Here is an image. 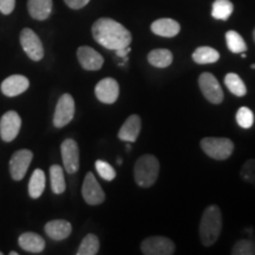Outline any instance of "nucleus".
Returning <instances> with one entry per match:
<instances>
[{"mask_svg": "<svg viewBox=\"0 0 255 255\" xmlns=\"http://www.w3.org/2000/svg\"><path fill=\"white\" fill-rule=\"evenodd\" d=\"M77 58L81 66L88 71H97L104 64V58L101 53L90 46H81L77 50Z\"/></svg>", "mask_w": 255, "mask_h": 255, "instance_id": "14", "label": "nucleus"}, {"mask_svg": "<svg viewBox=\"0 0 255 255\" xmlns=\"http://www.w3.org/2000/svg\"><path fill=\"white\" fill-rule=\"evenodd\" d=\"M50 178H51V189L57 195L63 194L66 189L65 178H64V170L58 164L51 165L50 168Z\"/></svg>", "mask_w": 255, "mask_h": 255, "instance_id": "24", "label": "nucleus"}, {"mask_svg": "<svg viewBox=\"0 0 255 255\" xmlns=\"http://www.w3.org/2000/svg\"><path fill=\"white\" fill-rule=\"evenodd\" d=\"M92 37L108 50H120L130 46L131 33L122 24L110 18H101L92 25Z\"/></svg>", "mask_w": 255, "mask_h": 255, "instance_id": "1", "label": "nucleus"}, {"mask_svg": "<svg viewBox=\"0 0 255 255\" xmlns=\"http://www.w3.org/2000/svg\"><path fill=\"white\" fill-rule=\"evenodd\" d=\"M27 9L36 20H46L52 12V0H28Z\"/></svg>", "mask_w": 255, "mask_h": 255, "instance_id": "20", "label": "nucleus"}, {"mask_svg": "<svg viewBox=\"0 0 255 255\" xmlns=\"http://www.w3.org/2000/svg\"><path fill=\"white\" fill-rule=\"evenodd\" d=\"M18 244L24 251L34 254L41 253L45 248V240L39 234L32 232L23 233L18 239Z\"/></svg>", "mask_w": 255, "mask_h": 255, "instance_id": "19", "label": "nucleus"}, {"mask_svg": "<svg viewBox=\"0 0 255 255\" xmlns=\"http://www.w3.org/2000/svg\"><path fill=\"white\" fill-rule=\"evenodd\" d=\"M30 87V81L23 75H12L1 83V92L6 97H17Z\"/></svg>", "mask_w": 255, "mask_h": 255, "instance_id": "15", "label": "nucleus"}, {"mask_svg": "<svg viewBox=\"0 0 255 255\" xmlns=\"http://www.w3.org/2000/svg\"><path fill=\"white\" fill-rule=\"evenodd\" d=\"M130 52V47L127 46V47H123V49H120V50H116V55L121 57V58H126V57L129 55Z\"/></svg>", "mask_w": 255, "mask_h": 255, "instance_id": "35", "label": "nucleus"}, {"mask_svg": "<svg viewBox=\"0 0 255 255\" xmlns=\"http://www.w3.org/2000/svg\"><path fill=\"white\" fill-rule=\"evenodd\" d=\"M200 145L210 158L218 161L229 158L234 151V143L226 137H205L201 139Z\"/></svg>", "mask_w": 255, "mask_h": 255, "instance_id": "4", "label": "nucleus"}, {"mask_svg": "<svg viewBox=\"0 0 255 255\" xmlns=\"http://www.w3.org/2000/svg\"><path fill=\"white\" fill-rule=\"evenodd\" d=\"M20 44L27 57L33 62H39L44 57V46L38 34L31 28H24L20 33Z\"/></svg>", "mask_w": 255, "mask_h": 255, "instance_id": "6", "label": "nucleus"}, {"mask_svg": "<svg viewBox=\"0 0 255 255\" xmlns=\"http://www.w3.org/2000/svg\"><path fill=\"white\" fill-rule=\"evenodd\" d=\"M117 163H119L120 165L122 164V158H117Z\"/></svg>", "mask_w": 255, "mask_h": 255, "instance_id": "37", "label": "nucleus"}, {"mask_svg": "<svg viewBox=\"0 0 255 255\" xmlns=\"http://www.w3.org/2000/svg\"><path fill=\"white\" fill-rule=\"evenodd\" d=\"M21 119L18 113L9 110L0 120V137L4 142H12L20 131Z\"/></svg>", "mask_w": 255, "mask_h": 255, "instance_id": "11", "label": "nucleus"}, {"mask_svg": "<svg viewBox=\"0 0 255 255\" xmlns=\"http://www.w3.org/2000/svg\"><path fill=\"white\" fill-rule=\"evenodd\" d=\"M97 100L105 104H113L117 101L120 95V85L116 79L104 78L97 83L95 88Z\"/></svg>", "mask_w": 255, "mask_h": 255, "instance_id": "13", "label": "nucleus"}, {"mask_svg": "<svg viewBox=\"0 0 255 255\" xmlns=\"http://www.w3.org/2000/svg\"><path fill=\"white\" fill-rule=\"evenodd\" d=\"M241 57H242V58H246V53L242 52V53H241Z\"/></svg>", "mask_w": 255, "mask_h": 255, "instance_id": "39", "label": "nucleus"}, {"mask_svg": "<svg viewBox=\"0 0 255 255\" xmlns=\"http://www.w3.org/2000/svg\"><path fill=\"white\" fill-rule=\"evenodd\" d=\"M82 195L85 202L90 206H98L104 202L105 194L104 190L96 180L95 175L92 173H88L84 178L82 187Z\"/></svg>", "mask_w": 255, "mask_h": 255, "instance_id": "10", "label": "nucleus"}, {"mask_svg": "<svg viewBox=\"0 0 255 255\" xmlns=\"http://www.w3.org/2000/svg\"><path fill=\"white\" fill-rule=\"evenodd\" d=\"M146 58H148V62L150 65L158 69H164L168 68L173 63L174 56L173 52L167 49H156L150 51Z\"/></svg>", "mask_w": 255, "mask_h": 255, "instance_id": "21", "label": "nucleus"}, {"mask_svg": "<svg viewBox=\"0 0 255 255\" xmlns=\"http://www.w3.org/2000/svg\"><path fill=\"white\" fill-rule=\"evenodd\" d=\"M225 84L229 91L233 95L238 96V97H244L247 94V88L244 81L240 78V76L237 73H227L225 77Z\"/></svg>", "mask_w": 255, "mask_h": 255, "instance_id": "25", "label": "nucleus"}, {"mask_svg": "<svg viewBox=\"0 0 255 255\" xmlns=\"http://www.w3.org/2000/svg\"><path fill=\"white\" fill-rule=\"evenodd\" d=\"M44 228H45L47 237L55 241L65 240L72 232L71 223L66 220H52V221L47 222Z\"/></svg>", "mask_w": 255, "mask_h": 255, "instance_id": "17", "label": "nucleus"}, {"mask_svg": "<svg viewBox=\"0 0 255 255\" xmlns=\"http://www.w3.org/2000/svg\"><path fill=\"white\" fill-rule=\"evenodd\" d=\"M130 149H131V145L127 144V151H130Z\"/></svg>", "mask_w": 255, "mask_h": 255, "instance_id": "36", "label": "nucleus"}, {"mask_svg": "<svg viewBox=\"0 0 255 255\" xmlns=\"http://www.w3.org/2000/svg\"><path fill=\"white\" fill-rule=\"evenodd\" d=\"M75 100L70 94H64L57 102L55 115H53V126L63 128L71 122L75 116Z\"/></svg>", "mask_w": 255, "mask_h": 255, "instance_id": "7", "label": "nucleus"}, {"mask_svg": "<svg viewBox=\"0 0 255 255\" xmlns=\"http://www.w3.org/2000/svg\"><path fill=\"white\" fill-rule=\"evenodd\" d=\"M233 255H255V242L252 240H239L232 248Z\"/></svg>", "mask_w": 255, "mask_h": 255, "instance_id": "30", "label": "nucleus"}, {"mask_svg": "<svg viewBox=\"0 0 255 255\" xmlns=\"http://www.w3.org/2000/svg\"><path fill=\"white\" fill-rule=\"evenodd\" d=\"M151 31L155 34L165 38H173L177 36L181 31L180 24L176 20L170 18H162L155 20L151 24Z\"/></svg>", "mask_w": 255, "mask_h": 255, "instance_id": "18", "label": "nucleus"}, {"mask_svg": "<svg viewBox=\"0 0 255 255\" xmlns=\"http://www.w3.org/2000/svg\"><path fill=\"white\" fill-rule=\"evenodd\" d=\"M45 174L41 169H36L28 182V194L32 199H38L45 189Z\"/></svg>", "mask_w": 255, "mask_h": 255, "instance_id": "22", "label": "nucleus"}, {"mask_svg": "<svg viewBox=\"0 0 255 255\" xmlns=\"http://www.w3.org/2000/svg\"><path fill=\"white\" fill-rule=\"evenodd\" d=\"M0 255H2V252H0Z\"/></svg>", "mask_w": 255, "mask_h": 255, "instance_id": "42", "label": "nucleus"}, {"mask_svg": "<svg viewBox=\"0 0 255 255\" xmlns=\"http://www.w3.org/2000/svg\"><path fill=\"white\" fill-rule=\"evenodd\" d=\"M9 254H11V255H18L17 252H9Z\"/></svg>", "mask_w": 255, "mask_h": 255, "instance_id": "38", "label": "nucleus"}, {"mask_svg": "<svg viewBox=\"0 0 255 255\" xmlns=\"http://www.w3.org/2000/svg\"><path fill=\"white\" fill-rule=\"evenodd\" d=\"M226 41L229 51L233 53H242L247 51L246 41L237 31H228L226 33Z\"/></svg>", "mask_w": 255, "mask_h": 255, "instance_id": "27", "label": "nucleus"}, {"mask_svg": "<svg viewBox=\"0 0 255 255\" xmlns=\"http://www.w3.org/2000/svg\"><path fill=\"white\" fill-rule=\"evenodd\" d=\"M253 38H254V41H255V30H254V32H253Z\"/></svg>", "mask_w": 255, "mask_h": 255, "instance_id": "41", "label": "nucleus"}, {"mask_svg": "<svg viewBox=\"0 0 255 255\" xmlns=\"http://www.w3.org/2000/svg\"><path fill=\"white\" fill-rule=\"evenodd\" d=\"M95 167H96V170H97V173L100 174V176L103 178V180L108 181V182L115 180V177H116V170H115V169L111 167L108 162L98 159V161H96Z\"/></svg>", "mask_w": 255, "mask_h": 255, "instance_id": "31", "label": "nucleus"}, {"mask_svg": "<svg viewBox=\"0 0 255 255\" xmlns=\"http://www.w3.org/2000/svg\"><path fill=\"white\" fill-rule=\"evenodd\" d=\"M233 11H234V6H233L231 0H215L213 4L212 15L213 18L218 19V20H228L231 17Z\"/></svg>", "mask_w": 255, "mask_h": 255, "instance_id": "26", "label": "nucleus"}, {"mask_svg": "<svg viewBox=\"0 0 255 255\" xmlns=\"http://www.w3.org/2000/svg\"><path fill=\"white\" fill-rule=\"evenodd\" d=\"M64 1H65V4L68 5L70 8L79 9L84 7V6H87L89 2H90V0H64Z\"/></svg>", "mask_w": 255, "mask_h": 255, "instance_id": "34", "label": "nucleus"}, {"mask_svg": "<svg viewBox=\"0 0 255 255\" xmlns=\"http://www.w3.org/2000/svg\"><path fill=\"white\" fill-rule=\"evenodd\" d=\"M62 159L66 173L75 174L79 169V148L77 142L72 138H66L60 146Z\"/></svg>", "mask_w": 255, "mask_h": 255, "instance_id": "12", "label": "nucleus"}, {"mask_svg": "<svg viewBox=\"0 0 255 255\" xmlns=\"http://www.w3.org/2000/svg\"><path fill=\"white\" fill-rule=\"evenodd\" d=\"M141 252L144 255H173L175 244L165 237H150L142 241Z\"/></svg>", "mask_w": 255, "mask_h": 255, "instance_id": "8", "label": "nucleus"}, {"mask_svg": "<svg viewBox=\"0 0 255 255\" xmlns=\"http://www.w3.org/2000/svg\"><path fill=\"white\" fill-rule=\"evenodd\" d=\"M33 154L27 149L15 151L11 159H9V174L14 181L23 180L27 173V169L30 167Z\"/></svg>", "mask_w": 255, "mask_h": 255, "instance_id": "9", "label": "nucleus"}, {"mask_svg": "<svg viewBox=\"0 0 255 255\" xmlns=\"http://www.w3.org/2000/svg\"><path fill=\"white\" fill-rule=\"evenodd\" d=\"M199 87L206 100L213 104H221L223 102V90L214 75L209 72L201 73L199 77Z\"/></svg>", "mask_w": 255, "mask_h": 255, "instance_id": "5", "label": "nucleus"}, {"mask_svg": "<svg viewBox=\"0 0 255 255\" xmlns=\"http://www.w3.org/2000/svg\"><path fill=\"white\" fill-rule=\"evenodd\" d=\"M159 174V162L154 155H143L136 161L133 177L142 188H149L156 182Z\"/></svg>", "mask_w": 255, "mask_h": 255, "instance_id": "3", "label": "nucleus"}, {"mask_svg": "<svg viewBox=\"0 0 255 255\" xmlns=\"http://www.w3.org/2000/svg\"><path fill=\"white\" fill-rule=\"evenodd\" d=\"M100 251V240L95 234H88L78 247L77 255H96Z\"/></svg>", "mask_w": 255, "mask_h": 255, "instance_id": "28", "label": "nucleus"}, {"mask_svg": "<svg viewBox=\"0 0 255 255\" xmlns=\"http://www.w3.org/2000/svg\"><path fill=\"white\" fill-rule=\"evenodd\" d=\"M200 239L205 247H210L218 241L222 231V214L216 205L207 207L200 221Z\"/></svg>", "mask_w": 255, "mask_h": 255, "instance_id": "2", "label": "nucleus"}, {"mask_svg": "<svg viewBox=\"0 0 255 255\" xmlns=\"http://www.w3.org/2000/svg\"><path fill=\"white\" fill-rule=\"evenodd\" d=\"M220 59V53L209 46H201L194 51L193 60L197 64H214Z\"/></svg>", "mask_w": 255, "mask_h": 255, "instance_id": "23", "label": "nucleus"}, {"mask_svg": "<svg viewBox=\"0 0 255 255\" xmlns=\"http://www.w3.org/2000/svg\"><path fill=\"white\" fill-rule=\"evenodd\" d=\"M240 175L244 181L255 187V159H248L245 162L241 168Z\"/></svg>", "mask_w": 255, "mask_h": 255, "instance_id": "32", "label": "nucleus"}, {"mask_svg": "<svg viewBox=\"0 0 255 255\" xmlns=\"http://www.w3.org/2000/svg\"><path fill=\"white\" fill-rule=\"evenodd\" d=\"M251 68H252V69H255V64H252Z\"/></svg>", "mask_w": 255, "mask_h": 255, "instance_id": "40", "label": "nucleus"}, {"mask_svg": "<svg viewBox=\"0 0 255 255\" xmlns=\"http://www.w3.org/2000/svg\"><path fill=\"white\" fill-rule=\"evenodd\" d=\"M142 128V121L138 115H131L127 119L123 126L121 127L119 131V138L121 141L133 143L138 138L139 132H141Z\"/></svg>", "mask_w": 255, "mask_h": 255, "instance_id": "16", "label": "nucleus"}, {"mask_svg": "<svg viewBox=\"0 0 255 255\" xmlns=\"http://www.w3.org/2000/svg\"><path fill=\"white\" fill-rule=\"evenodd\" d=\"M237 122L244 129H250L254 124V114L250 108L242 107L237 113Z\"/></svg>", "mask_w": 255, "mask_h": 255, "instance_id": "29", "label": "nucleus"}, {"mask_svg": "<svg viewBox=\"0 0 255 255\" xmlns=\"http://www.w3.org/2000/svg\"><path fill=\"white\" fill-rule=\"evenodd\" d=\"M15 7V0H0V12L7 15L13 12Z\"/></svg>", "mask_w": 255, "mask_h": 255, "instance_id": "33", "label": "nucleus"}]
</instances>
